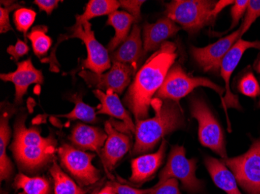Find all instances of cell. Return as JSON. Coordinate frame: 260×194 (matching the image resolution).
Returning a JSON list of instances; mask_svg holds the SVG:
<instances>
[{
	"label": "cell",
	"instance_id": "obj_32",
	"mask_svg": "<svg viewBox=\"0 0 260 194\" xmlns=\"http://www.w3.org/2000/svg\"><path fill=\"white\" fill-rule=\"evenodd\" d=\"M150 189L149 194H181L176 179H168L161 184H156Z\"/></svg>",
	"mask_w": 260,
	"mask_h": 194
},
{
	"label": "cell",
	"instance_id": "obj_6",
	"mask_svg": "<svg viewBox=\"0 0 260 194\" xmlns=\"http://www.w3.org/2000/svg\"><path fill=\"white\" fill-rule=\"evenodd\" d=\"M199 87H205L217 92L222 100L225 90L202 77H193L187 75L179 64L172 65L165 77V81L158 91L156 93L157 98L161 100H171L179 103L181 99L189 94L194 89Z\"/></svg>",
	"mask_w": 260,
	"mask_h": 194
},
{
	"label": "cell",
	"instance_id": "obj_7",
	"mask_svg": "<svg viewBox=\"0 0 260 194\" xmlns=\"http://www.w3.org/2000/svg\"><path fill=\"white\" fill-rule=\"evenodd\" d=\"M197 160H188L185 157L183 146L175 145L172 147L168 162L159 174L157 185L161 184L169 179H178L182 182L183 189L188 192H197L204 188V181L196 177Z\"/></svg>",
	"mask_w": 260,
	"mask_h": 194
},
{
	"label": "cell",
	"instance_id": "obj_23",
	"mask_svg": "<svg viewBox=\"0 0 260 194\" xmlns=\"http://www.w3.org/2000/svg\"><path fill=\"white\" fill-rule=\"evenodd\" d=\"M134 22H135V19L127 12L115 11L109 15L105 25L112 26L115 30V36L108 45L109 52L112 53L115 52V49L126 40Z\"/></svg>",
	"mask_w": 260,
	"mask_h": 194
},
{
	"label": "cell",
	"instance_id": "obj_15",
	"mask_svg": "<svg viewBox=\"0 0 260 194\" xmlns=\"http://www.w3.org/2000/svg\"><path fill=\"white\" fill-rule=\"evenodd\" d=\"M0 78L4 82H11L15 87V103H23V98L30 85L42 84L44 77L41 70L34 66L30 58L17 63L15 71L2 73Z\"/></svg>",
	"mask_w": 260,
	"mask_h": 194
},
{
	"label": "cell",
	"instance_id": "obj_13",
	"mask_svg": "<svg viewBox=\"0 0 260 194\" xmlns=\"http://www.w3.org/2000/svg\"><path fill=\"white\" fill-rule=\"evenodd\" d=\"M249 48H256L260 49V42H246L242 40V38L237 41V42L233 45L230 51L228 52L225 57L223 58L221 65H220V74L222 78L225 82V96H223L222 103L223 107L235 108L238 110H241L242 106L239 102V98L237 96L232 93L230 87V80L233 71L235 68L239 65L240 60L242 59V55L245 53V51Z\"/></svg>",
	"mask_w": 260,
	"mask_h": 194
},
{
	"label": "cell",
	"instance_id": "obj_43",
	"mask_svg": "<svg viewBox=\"0 0 260 194\" xmlns=\"http://www.w3.org/2000/svg\"><path fill=\"white\" fill-rule=\"evenodd\" d=\"M21 194H26V193H24V192H23V193H21Z\"/></svg>",
	"mask_w": 260,
	"mask_h": 194
},
{
	"label": "cell",
	"instance_id": "obj_25",
	"mask_svg": "<svg viewBox=\"0 0 260 194\" xmlns=\"http://www.w3.org/2000/svg\"><path fill=\"white\" fill-rule=\"evenodd\" d=\"M14 188L22 189L26 194H51L49 181L45 177H30L23 173H19L16 176Z\"/></svg>",
	"mask_w": 260,
	"mask_h": 194
},
{
	"label": "cell",
	"instance_id": "obj_3",
	"mask_svg": "<svg viewBox=\"0 0 260 194\" xmlns=\"http://www.w3.org/2000/svg\"><path fill=\"white\" fill-rule=\"evenodd\" d=\"M25 120L23 113L16 120L10 150L20 168L27 172L38 171L53 160L57 141L52 136L42 137L35 127L27 128Z\"/></svg>",
	"mask_w": 260,
	"mask_h": 194
},
{
	"label": "cell",
	"instance_id": "obj_39",
	"mask_svg": "<svg viewBox=\"0 0 260 194\" xmlns=\"http://www.w3.org/2000/svg\"><path fill=\"white\" fill-rule=\"evenodd\" d=\"M234 3H235V1H229V0H220V1H218V2L216 3L214 9L212 10L211 14H210L211 18L213 19V20H215V19L217 18V15L220 14V12H221L223 9L229 7V5L234 4Z\"/></svg>",
	"mask_w": 260,
	"mask_h": 194
},
{
	"label": "cell",
	"instance_id": "obj_19",
	"mask_svg": "<svg viewBox=\"0 0 260 194\" xmlns=\"http://www.w3.org/2000/svg\"><path fill=\"white\" fill-rule=\"evenodd\" d=\"M93 93L101 101L100 106H98L99 108L98 114L103 113L121 120L125 130L135 133L136 126L133 122L132 118L124 108L117 93L112 90H107L106 93H104L99 90H93Z\"/></svg>",
	"mask_w": 260,
	"mask_h": 194
},
{
	"label": "cell",
	"instance_id": "obj_10",
	"mask_svg": "<svg viewBox=\"0 0 260 194\" xmlns=\"http://www.w3.org/2000/svg\"><path fill=\"white\" fill-rule=\"evenodd\" d=\"M238 183L249 194H260V156L252 144L249 151L238 157L222 159Z\"/></svg>",
	"mask_w": 260,
	"mask_h": 194
},
{
	"label": "cell",
	"instance_id": "obj_14",
	"mask_svg": "<svg viewBox=\"0 0 260 194\" xmlns=\"http://www.w3.org/2000/svg\"><path fill=\"white\" fill-rule=\"evenodd\" d=\"M105 132L107 133V141L102 148L100 156L106 171H112L131 147V139L128 135L114 128L112 121L105 124Z\"/></svg>",
	"mask_w": 260,
	"mask_h": 194
},
{
	"label": "cell",
	"instance_id": "obj_24",
	"mask_svg": "<svg viewBox=\"0 0 260 194\" xmlns=\"http://www.w3.org/2000/svg\"><path fill=\"white\" fill-rule=\"evenodd\" d=\"M120 7L119 1L115 0H90L86 6L84 14L76 16L75 26L83 25L94 17L110 15Z\"/></svg>",
	"mask_w": 260,
	"mask_h": 194
},
{
	"label": "cell",
	"instance_id": "obj_37",
	"mask_svg": "<svg viewBox=\"0 0 260 194\" xmlns=\"http://www.w3.org/2000/svg\"><path fill=\"white\" fill-rule=\"evenodd\" d=\"M117 194H149L150 189H136L128 185L121 184L116 182H109Z\"/></svg>",
	"mask_w": 260,
	"mask_h": 194
},
{
	"label": "cell",
	"instance_id": "obj_22",
	"mask_svg": "<svg viewBox=\"0 0 260 194\" xmlns=\"http://www.w3.org/2000/svg\"><path fill=\"white\" fill-rule=\"evenodd\" d=\"M0 121V178L1 181H8L14 173L11 160L7 154V148L11 136L9 120L13 112L12 108L4 109Z\"/></svg>",
	"mask_w": 260,
	"mask_h": 194
},
{
	"label": "cell",
	"instance_id": "obj_31",
	"mask_svg": "<svg viewBox=\"0 0 260 194\" xmlns=\"http://www.w3.org/2000/svg\"><path fill=\"white\" fill-rule=\"evenodd\" d=\"M260 17V0H250L247 7L244 22L241 26V38L250 28L252 23Z\"/></svg>",
	"mask_w": 260,
	"mask_h": 194
},
{
	"label": "cell",
	"instance_id": "obj_11",
	"mask_svg": "<svg viewBox=\"0 0 260 194\" xmlns=\"http://www.w3.org/2000/svg\"><path fill=\"white\" fill-rule=\"evenodd\" d=\"M136 68L133 65L120 62H112V66L106 73L97 74L93 71L82 70L79 75L90 88L96 90H112L121 94L131 82Z\"/></svg>",
	"mask_w": 260,
	"mask_h": 194
},
{
	"label": "cell",
	"instance_id": "obj_4",
	"mask_svg": "<svg viewBox=\"0 0 260 194\" xmlns=\"http://www.w3.org/2000/svg\"><path fill=\"white\" fill-rule=\"evenodd\" d=\"M91 27L90 22H86L83 25L73 26L70 28L72 30L71 34H62L59 36L56 45L52 49L49 59L46 61L50 62L51 71H59V64L55 58V51L61 42L70 38L80 39L87 48V59L82 62L80 68L90 69L97 74H102L110 68L111 58L109 51L98 42Z\"/></svg>",
	"mask_w": 260,
	"mask_h": 194
},
{
	"label": "cell",
	"instance_id": "obj_9",
	"mask_svg": "<svg viewBox=\"0 0 260 194\" xmlns=\"http://www.w3.org/2000/svg\"><path fill=\"white\" fill-rule=\"evenodd\" d=\"M64 169L72 175L82 186H87L97 183L100 172L92 164L95 156L85 152L70 144H64L57 150Z\"/></svg>",
	"mask_w": 260,
	"mask_h": 194
},
{
	"label": "cell",
	"instance_id": "obj_40",
	"mask_svg": "<svg viewBox=\"0 0 260 194\" xmlns=\"http://www.w3.org/2000/svg\"><path fill=\"white\" fill-rule=\"evenodd\" d=\"M96 194H117L116 192H115V189H114L113 186L110 184V183H108L107 185L102 189V190L99 191V192H97Z\"/></svg>",
	"mask_w": 260,
	"mask_h": 194
},
{
	"label": "cell",
	"instance_id": "obj_18",
	"mask_svg": "<svg viewBox=\"0 0 260 194\" xmlns=\"http://www.w3.org/2000/svg\"><path fill=\"white\" fill-rule=\"evenodd\" d=\"M144 52L141 29L135 24L126 40L117 48L116 51L111 53V61L131 65L137 69L139 61Z\"/></svg>",
	"mask_w": 260,
	"mask_h": 194
},
{
	"label": "cell",
	"instance_id": "obj_34",
	"mask_svg": "<svg viewBox=\"0 0 260 194\" xmlns=\"http://www.w3.org/2000/svg\"><path fill=\"white\" fill-rule=\"evenodd\" d=\"M145 1L140 0H122L119 1L120 7L128 11L130 15H132L135 19L136 23H138L141 20V7Z\"/></svg>",
	"mask_w": 260,
	"mask_h": 194
},
{
	"label": "cell",
	"instance_id": "obj_29",
	"mask_svg": "<svg viewBox=\"0 0 260 194\" xmlns=\"http://www.w3.org/2000/svg\"><path fill=\"white\" fill-rule=\"evenodd\" d=\"M36 12L33 10L27 8L17 9L14 14V21L16 27L19 31L23 33L24 40L27 39V33L30 27H31L35 18H36Z\"/></svg>",
	"mask_w": 260,
	"mask_h": 194
},
{
	"label": "cell",
	"instance_id": "obj_44",
	"mask_svg": "<svg viewBox=\"0 0 260 194\" xmlns=\"http://www.w3.org/2000/svg\"><path fill=\"white\" fill-rule=\"evenodd\" d=\"M259 106H260V101H259Z\"/></svg>",
	"mask_w": 260,
	"mask_h": 194
},
{
	"label": "cell",
	"instance_id": "obj_33",
	"mask_svg": "<svg viewBox=\"0 0 260 194\" xmlns=\"http://www.w3.org/2000/svg\"><path fill=\"white\" fill-rule=\"evenodd\" d=\"M249 5V1L246 0H237L235 1L232 9H231V15H232V24L229 30H232L238 25L242 17L245 15L247 7Z\"/></svg>",
	"mask_w": 260,
	"mask_h": 194
},
{
	"label": "cell",
	"instance_id": "obj_16",
	"mask_svg": "<svg viewBox=\"0 0 260 194\" xmlns=\"http://www.w3.org/2000/svg\"><path fill=\"white\" fill-rule=\"evenodd\" d=\"M166 148L167 141L163 140L158 151L155 153L144 154L133 160L132 176L129 178L131 183L140 186L151 179L163 163Z\"/></svg>",
	"mask_w": 260,
	"mask_h": 194
},
{
	"label": "cell",
	"instance_id": "obj_36",
	"mask_svg": "<svg viewBox=\"0 0 260 194\" xmlns=\"http://www.w3.org/2000/svg\"><path fill=\"white\" fill-rule=\"evenodd\" d=\"M29 52V47L26 42H22L18 39L15 45H10L7 48V53L10 55L12 58L18 63V60L23 55H27Z\"/></svg>",
	"mask_w": 260,
	"mask_h": 194
},
{
	"label": "cell",
	"instance_id": "obj_8",
	"mask_svg": "<svg viewBox=\"0 0 260 194\" xmlns=\"http://www.w3.org/2000/svg\"><path fill=\"white\" fill-rule=\"evenodd\" d=\"M191 115L198 121L199 138L204 146L213 150L222 159H226L223 132L207 103L198 97L191 99Z\"/></svg>",
	"mask_w": 260,
	"mask_h": 194
},
{
	"label": "cell",
	"instance_id": "obj_28",
	"mask_svg": "<svg viewBox=\"0 0 260 194\" xmlns=\"http://www.w3.org/2000/svg\"><path fill=\"white\" fill-rule=\"evenodd\" d=\"M71 101L75 103L74 110L67 114L59 115L58 117L67 118L69 120H80L88 123H95L98 121L95 113V109L86 104L80 94L73 95L70 99Z\"/></svg>",
	"mask_w": 260,
	"mask_h": 194
},
{
	"label": "cell",
	"instance_id": "obj_41",
	"mask_svg": "<svg viewBox=\"0 0 260 194\" xmlns=\"http://www.w3.org/2000/svg\"><path fill=\"white\" fill-rule=\"evenodd\" d=\"M252 144L255 145V147L256 148L257 151H258V154H259L260 156V138L258 140H255Z\"/></svg>",
	"mask_w": 260,
	"mask_h": 194
},
{
	"label": "cell",
	"instance_id": "obj_2",
	"mask_svg": "<svg viewBox=\"0 0 260 194\" xmlns=\"http://www.w3.org/2000/svg\"><path fill=\"white\" fill-rule=\"evenodd\" d=\"M151 106L155 116L137 121L133 154L151 151L165 135L185 126L183 113L179 103L156 97L152 100Z\"/></svg>",
	"mask_w": 260,
	"mask_h": 194
},
{
	"label": "cell",
	"instance_id": "obj_20",
	"mask_svg": "<svg viewBox=\"0 0 260 194\" xmlns=\"http://www.w3.org/2000/svg\"><path fill=\"white\" fill-rule=\"evenodd\" d=\"M107 133L100 128L77 124L70 136L71 142L80 150H90L100 154L105 142L107 141Z\"/></svg>",
	"mask_w": 260,
	"mask_h": 194
},
{
	"label": "cell",
	"instance_id": "obj_30",
	"mask_svg": "<svg viewBox=\"0 0 260 194\" xmlns=\"http://www.w3.org/2000/svg\"><path fill=\"white\" fill-rule=\"evenodd\" d=\"M238 90L244 96L255 98L260 94V86L252 71H248L239 80Z\"/></svg>",
	"mask_w": 260,
	"mask_h": 194
},
{
	"label": "cell",
	"instance_id": "obj_26",
	"mask_svg": "<svg viewBox=\"0 0 260 194\" xmlns=\"http://www.w3.org/2000/svg\"><path fill=\"white\" fill-rule=\"evenodd\" d=\"M51 176L55 184V194H86L87 189L77 186L71 178L69 177L57 163L50 168Z\"/></svg>",
	"mask_w": 260,
	"mask_h": 194
},
{
	"label": "cell",
	"instance_id": "obj_1",
	"mask_svg": "<svg viewBox=\"0 0 260 194\" xmlns=\"http://www.w3.org/2000/svg\"><path fill=\"white\" fill-rule=\"evenodd\" d=\"M177 56L176 45L165 42L137 71L124 100L137 121L148 117L153 96L161 87Z\"/></svg>",
	"mask_w": 260,
	"mask_h": 194
},
{
	"label": "cell",
	"instance_id": "obj_27",
	"mask_svg": "<svg viewBox=\"0 0 260 194\" xmlns=\"http://www.w3.org/2000/svg\"><path fill=\"white\" fill-rule=\"evenodd\" d=\"M48 30L49 29L46 26H35L27 35L31 42L34 53L39 58L46 55L52 46V38L47 35Z\"/></svg>",
	"mask_w": 260,
	"mask_h": 194
},
{
	"label": "cell",
	"instance_id": "obj_42",
	"mask_svg": "<svg viewBox=\"0 0 260 194\" xmlns=\"http://www.w3.org/2000/svg\"><path fill=\"white\" fill-rule=\"evenodd\" d=\"M255 68H256L257 71H258V73L260 75V59L258 60V63L255 65Z\"/></svg>",
	"mask_w": 260,
	"mask_h": 194
},
{
	"label": "cell",
	"instance_id": "obj_5",
	"mask_svg": "<svg viewBox=\"0 0 260 194\" xmlns=\"http://www.w3.org/2000/svg\"><path fill=\"white\" fill-rule=\"evenodd\" d=\"M216 3L208 0H174L166 4V14L189 33H197L214 20L211 11Z\"/></svg>",
	"mask_w": 260,
	"mask_h": 194
},
{
	"label": "cell",
	"instance_id": "obj_17",
	"mask_svg": "<svg viewBox=\"0 0 260 194\" xmlns=\"http://www.w3.org/2000/svg\"><path fill=\"white\" fill-rule=\"evenodd\" d=\"M180 30V27L168 17L160 19L155 23H145L143 32L144 53L158 50L162 44Z\"/></svg>",
	"mask_w": 260,
	"mask_h": 194
},
{
	"label": "cell",
	"instance_id": "obj_35",
	"mask_svg": "<svg viewBox=\"0 0 260 194\" xmlns=\"http://www.w3.org/2000/svg\"><path fill=\"white\" fill-rule=\"evenodd\" d=\"M17 8L20 9L21 7L18 4H14V5L6 7L5 8L4 7L0 8V33H4L10 31V30H13L10 23L9 15L12 10Z\"/></svg>",
	"mask_w": 260,
	"mask_h": 194
},
{
	"label": "cell",
	"instance_id": "obj_21",
	"mask_svg": "<svg viewBox=\"0 0 260 194\" xmlns=\"http://www.w3.org/2000/svg\"><path fill=\"white\" fill-rule=\"evenodd\" d=\"M205 166L216 186L228 194H242L237 186V181L232 172L222 162L213 157L205 159Z\"/></svg>",
	"mask_w": 260,
	"mask_h": 194
},
{
	"label": "cell",
	"instance_id": "obj_38",
	"mask_svg": "<svg viewBox=\"0 0 260 194\" xmlns=\"http://www.w3.org/2000/svg\"><path fill=\"white\" fill-rule=\"evenodd\" d=\"M58 0H35L34 4L39 7L40 11L46 12L48 15H51L52 11L58 7Z\"/></svg>",
	"mask_w": 260,
	"mask_h": 194
},
{
	"label": "cell",
	"instance_id": "obj_12",
	"mask_svg": "<svg viewBox=\"0 0 260 194\" xmlns=\"http://www.w3.org/2000/svg\"><path fill=\"white\" fill-rule=\"evenodd\" d=\"M239 39H241V28L204 48L191 47V54L204 71H217L220 69L223 58Z\"/></svg>",
	"mask_w": 260,
	"mask_h": 194
}]
</instances>
